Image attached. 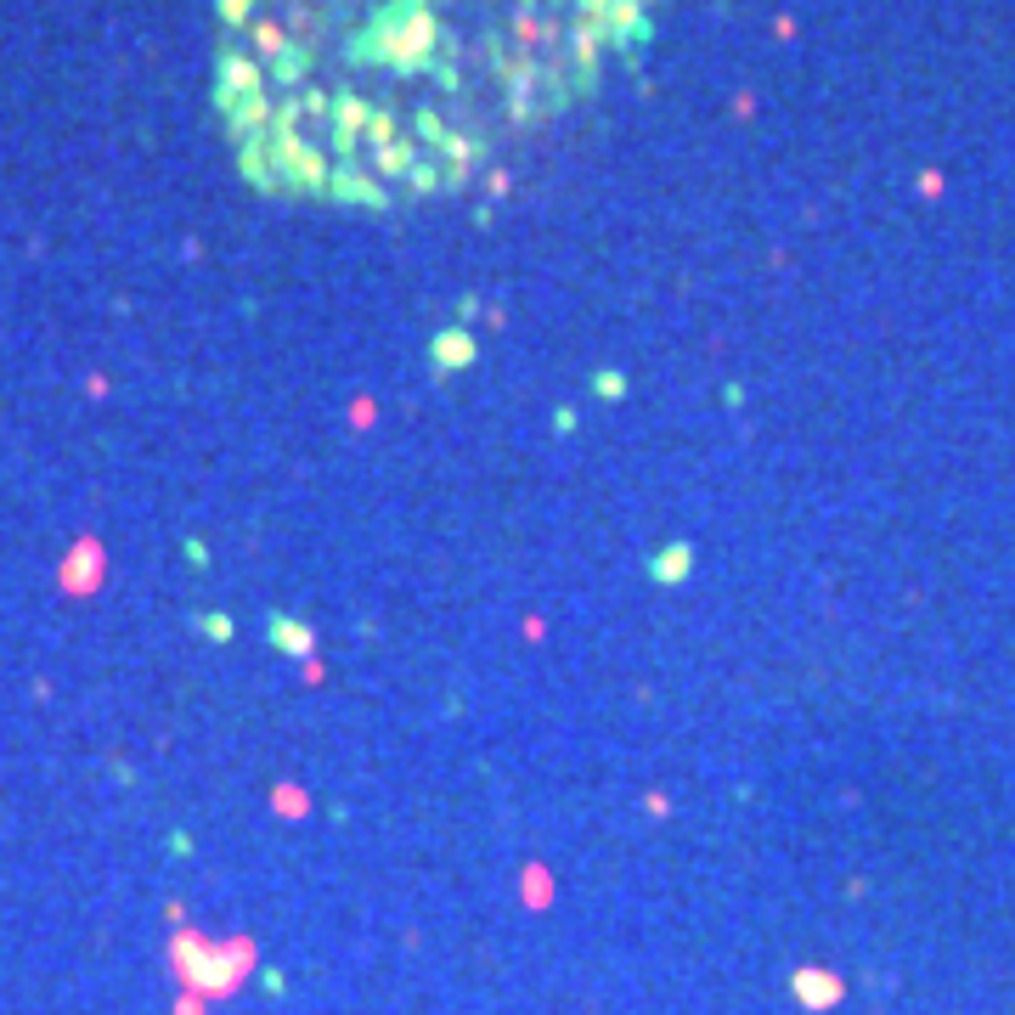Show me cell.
Masks as SVG:
<instances>
[{"label":"cell","mask_w":1015,"mask_h":1015,"mask_svg":"<svg viewBox=\"0 0 1015 1015\" xmlns=\"http://www.w3.org/2000/svg\"><path fill=\"white\" fill-rule=\"evenodd\" d=\"M249 965H254L249 942H226V948H215V942H203L198 931H181V937H175V970H181L198 993H209V999L237 993V982L249 976Z\"/></svg>","instance_id":"obj_1"},{"label":"cell","mask_w":1015,"mask_h":1015,"mask_svg":"<svg viewBox=\"0 0 1015 1015\" xmlns=\"http://www.w3.org/2000/svg\"><path fill=\"white\" fill-rule=\"evenodd\" d=\"M271 153H277V170H282V187L294 192H322L328 198V158H322V147L316 141L299 136V125H282V119H271Z\"/></svg>","instance_id":"obj_2"},{"label":"cell","mask_w":1015,"mask_h":1015,"mask_svg":"<svg viewBox=\"0 0 1015 1015\" xmlns=\"http://www.w3.org/2000/svg\"><path fill=\"white\" fill-rule=\"evenodd\" d=\"M384 29V23H378ZM390 34V57H384V68H395V74H429L435 68V51H440V17L435 6H423V12H412L406 23H395Z\"/></svg>","instance_id":"obj_3"},{"label":"cell","mask_w":1015,"mask_h":1015,"mask_svg":"<svg viewBox=\"0 0 1015 1015\" xmlns=\"http://www.w3.org/2000/svg\"><path fill=\"white\" fill-rule=\"evenodd\" d=\"M254 96H266V68L254 63V57H243V51H220L215 63V113L220 119H232L243 102H254Z\"/></svg>","instance_id":"obj_4"},{"label":"cell","mask_w":1015,"mask_h":1015,"mask_svg":"<svg viewBox=\"0 0 1015 1015\" xmlns=\"http://www.w3.org/2000/svg\"><path fill=\"white\" fill-rule=\"evenodd\" d=\"M367 119H373V102H361V96L339 91L333 96V113H328V147L339 158H350L367 141Z\"/></svg>","instance_id":"obj_5"},{"label":"cell","mask_w":1015,"mask_h":1015,"mask_svg":"<svg viewBox=\"0 0 1015 1015\" xmlns=\"http://www.w3.org/2000/svg\"><path fill=\"white\" fill-rule=\"evenodd\" d=\"M328 198L333 203H361V209H390V187H378L367 170H356V164H339V170L328 175Z\"/></svg>","instance_id":"obj_6"},{"label":"cell","mask_w":1015,"mask_h":1015,"mask_svg":"<svg viewBox=\"0 0 1015 1015\" xmlns=\"http://www.w3.org/2000/svg\"><path fill=\"white\" fill-rule=\"evenodd\" d=\"M429 361H435L440 373H463V367L480 361V344H474V333L463 328V322H446V328L429 339Z\"/></svg>","instance_id":"obj_7"},{"label":"cell","mask_w":1015,"mask_h":1015,"mask_svg":"<svg viewBox=\"0 0 1015 1015\" xmlns=\"http://www.w3.org/2000/svg\"><path fill=\"white\" fill-rule=\"evenodd\" d=\"M237 164H243V175H249V187H260V192H277L282 187L277 153H271V130H266V136L237 141Z\"/></svg>","instance_id":"obj_8"},{"label":"cell","mask_w":1015,"mask_h":1015,"mask_svg":"<svg viewBox=\"0 0 1015 1015\" xmlns=\"http://www.w3.org/2000/svg\"><path fill=\"white\" fill-rule=\"evenodd\" d=\"M266 638L277 655H294V660H311L316 655V632L294 615H266Z\"/></svg>","instance_id":"obj_9"},{"label":"cell","mask_w":1015,"mask_h":1015,"mask_svg":"<svg viewBox=\"0 0 1015 1015\" xmlns=\"http://www.w3.org/2000/svg\"><path fill=\"white\" fill-rule=\"evenodd\" d=\"M311 63H316V51L305 46V40H288V46H282L266 68H271V79H277L282 91H299V85L311 79Z\"/></svg>","instance_id":"obj_10"},{"label":"cell","mask_w":1015,"mask_h":1015,"mask_svg":"<svg viewBox=\"0 0 1015 1015\" xmlns=\"http://www.w3.org/2000/svg\"><path fill=\"white\" fill-rule=\"evenodd\" d=\"M688 570H694V547L688 542H666L655 559H649V576H655L660 587H683Z\"/></svg>","instance_id":"obj_11"},{"label":"cell","mask_w":1015,"mask_h":1015,"mask_svg":"<svg viewBox=\"0 0 1015 1015\" xmlns=\"http://www.w3.org/2000/svg\"><path fill=\"white\" fill-rule=\"evenodd\" d=\"M638 23H643V0H609V12H604V40L615 51H626L632 46V34H638Z\"/></svg>","instance_id":"obj_12"},{"label":"cell","mask_w":1015,"mask_h":1015,"mask_svg":"<svg viewBox=\"0 0 1015 1015\" xmlns=\"http://www.w3.org/2000/svg\"><path fill=\"white\" fill-rule=\"evenodd\" d=\"M96 581H102V547L79 542L74 559H68V570H63V587H68V593H91Z\"/></svg>","instance_id":"obj_13"},{"label":"cell","mask_w":1015,"mask_h":1015,"mask_svg":"<svg viewBox=\"0 0 1015 1015\" xmlns=\"http://www.w3.org/2000/svg\"><path fill=\"white\" fill-rule=\"evenodd\" d=\"M796 999L812 1004V1010H824V1004L841 999V982H835V976H824V970H796Z\"/></svg>","instance_id":"obj_14"},{"label":"cell","mask_w":1015,"mask_h":1015,"mask_svg":"<svg viewBox=\"0 0 1015 1015\" xmlns=\"http://www.w3.org/2000/svg\"><path fill=\"white\" fill-rule=\"evenodd\" d=\"M384 57H390V34L378 29V23L350 34V63H384Z\"/></svg>","instance_id":"obj_15"},{"label":"cell","mask_w":1015,"mask_h":1015,"mask_svg":"<svg viewBox=\"0 0 1015 1015\" xmlns=\"http://www.w3.org/2000/svg\"><path fill=\"white\" fill-rule=\"evenodd\" d=\"M412 164H418V147L412 141H390L384 153H378V175H390V181H401V175H412Z\"/></svg>","instance_id":"obj_16"},{"label":"cell","mask_w":1015,"mask_h":1015,"mask_svg":"<svg viewBox=\"0 0 1015 1015\" xmlns=\"http://www.w3.org/2000/svg\"><path fill=\"white\" fill-rule=\"evenodd\" d=\"M249 40H254V51L271 63V57L288 46V29H282V23H249Z\"/></svg>","instance_id":"obj_17"},{"label":"cell","mask_w":1015,"mask_h":1015,"mask_svg":"<svg viewBox=\"0 0 1015 1015\" xmlns=\"http://www.w3.org/2000/svg\"><path fill=\"white\" fill-rule=\"evenodd\" d=\"M367 141H373L378 153H384L390 141H401V125H395V113H390V108H373V119H367Z\"/></svg>","instance_id":"obj_18"},{"label":"cell","mask_w":1015,"mask_h":1015,"mask_svg":"<svg viewBox=\"0 0 1015 1015\" xmlns=\"http://www.w3.org/2000/svg\"><path fill=\"white\" fill-rule=\"evenodd\" d=\"M412 130H418V141H429L435 153L446 147V136H452V130L440 125V113H435V108H418V113H412Z\"/></svg>","instance_id":"obj_19"},{"label":"cell","mask_w":1015,"mask_h":1015,"mask_svg":"<svg viewBox=\"0 0 1015 1015\" xmlns=\"http://www.w3.org/2000/svg\"><path fill=\"white\" fill-rule=\"evenodd\" d=\"M593 395H604V401H621V395H626V373H615V367H598V373H593Z\"/></svg>","instance_id":"obj_20"},{"label":"cell","mask_w":1015,"mask_h":1015,"mask_svg":"<svg viewBox=\"0 0 1015 1015\" xmlns=\"http://www.w3.org/2000/svg\"><path fill=\"white\" fill-rule=\"evenodd\" d=\"M198 626H203V632H209L215 643H226V638L237 632V626H232V615H198Z\"/></svg>","instance_id":"obj_21"},{"label":"cell","mask_w":1015,"mask_h":1015,"mask_svg":"<svg viewBox=\"0 0 1015 1015\" xmlns=\"http://www.w3.org/2000/svg\"><path fill=\"white\" fill-rule=\"evenodd\" d=\"M406 181H412V192H435L440 187V170H435V164H412Z\"/></svg>","instance_id":"obj_22"},{"label":"cell","mask_w":1015,"mask_h":1015,"mask_svg":"<svg viewBox=\"0 0 1015 1015\" xmlns=\"http://www.w3.org/2000/svg\"><path fill=\"white\" fill-rule=\"evenodd\" d=\"M581 6V23H598L604 29V12H609V0H576Z\"/></svg>","instance_id":"obj_23"},{"label":"cell","mask_w":1015,"mask_h":1015,"mask_svg":"<svg viewBox=\"0 0 1015 1015\" xmlns=\"http://www.w3.org/2000/svg\"><path fill=\"white\" fill-rule=\"evenodd\" d=\"M553 429H559V435H570V429H576V406H559V418H553Z\"/></svg>","instance_id":"obj_24"}]
</instances>
